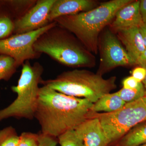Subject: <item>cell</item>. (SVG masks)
I'll return each mask as SVG.
<instances>
[{"label":"cell","mask_w":146,"mask_h":146,"mask_svg":"<svg viewBox=\"0 0 146 146\" xmlns=\"http://www.w3.org/2000/svg\"><path fill=\"white\" fill-rule=\"evenodd\" d=\"M38 53L46 54L71 68L95 67L96 58L74 35L56 24L37 39L33 46Z\"/></svg>","instance_id":"obj_3"},{"label":"cell","mask_w":146,"mask_h":146,"mask_svg":"<svg viewBox=\"0 0 146 146\" xmlns=\"http://www.w3.org/2000/svg\"><path fill=\"white\" fill-rule=\"evenodd\" d=\"M132 0H111L91 10L58 17V26L72 33L89 51L97 54L101 33L115 18L118 10Z\"/></svg>","instance_id":"obj_2"},{"label":"cell","mask_w":146,"mask_h":146,"mask_svg":"<svg viewBox=\"0 0 146 146\" xmlns=\"http://www.w3.org/2000/svg\"><path fill=\"white\" fill-rule=\"evenodd\" d=\"M116 93L126 103L135 101L145 96V88L142 82H141L136 89H127L123 88Z\"/></svg>","instance_id":"obj_18"},{"label":"cell","mask_w":146,"mask_h":146,"mask_svg":"<svg viewBox=\"0 0 146 146\" xmlns=\"http://www.w3.org/2000/svg\"><path fill=\"white\" fill-rule=\"evenodd\" d=\"M75 130L85 146H108L105 133L96 118H88Z\"/></svg>","instance_id":"obj_10"},{"label":"cell","mask_w":146,"mask_h":146,"mask_svg":"<svg viewBox=\"0 0 146 146\" xmlns=\"http://www.w3.org/2000/svg\"><path fill=\"white\" fill-rule=\"evenodd\" d=\"M57 138L60 146H85L75 130L68 131Z\"/></svg>","instance_id":"obj_20"},{"label":"cell","mask_w":146,"mask_h":146,"mask_svg":"<svg viewBox=\"0 0 146 146\" xmlns=\"http://www.w3.org/2000/svg\"><path fill=\"white\" fill-rule=\"evenodd\" d=\"M90 117L98 119L107 138L108 146H115L131 129L146 121V97L126 103L115 112H91L88 117Z\"/></svg>","instance_id":"obj_6"},{"label":"cell","mask_w":146,"mask_h":146,"mask_svg":"<svg viewBox=\"0 0 146 146\" xmlns=\"http://www.w3.org/2000/svg\"><path fill=\"white\" fill-rule=\"evenodd\" d=\"M117 77L105 79L97 73L86 70L65 72L52 79L41 83L67 96L84 98L92 103L117 88Z\"/></svg>","instance_id":"obj_4"},{"label":"cell","mask_w":146,"mask_h":146,"mask_svg":"<svg viewBox=\"0 0 146 146\" xmlns=\"http://www.w3.org/2000/svg\"><path fill=\"white\" fill-rule=\"evenodd\" d=\"M93 103L67 96L46 86L40 87L34 118L41 132L57 138L76 128L88 118Z\"/></svg>","instance_id":"obj_1"},{"label":"cell","mask_w":146,"mask_h":146,"mask_svg":"<svg viewBox=\"0 0 146 146\" xmlns=\"http://www.w3.org/2000/svg\"><path fill=\"white\" fill-rule=\"evenodd\" d=\"M17 69L15 60L12 58L0 54V81H8L16 72Z\"/></svg>","instance_id":"obj_17"},{"label":"cell","mask_w":146,"mask_h":146,"mask_svg":"<svg viewBox=\"0 0 146 146\" xmlns=\"http://www.w3.org/2000/svg\"><path fill=\"white\" fill-rule=\"evenodd\" d=\"M39 146H56L58 143V138L39 132Z\"/></svg>","instance_id":"obj_22"},{"label":"cell","mask_w":146,"mask_h":146,"mask_svg":"<svg viewBox=\"0 0 146 146\" xmlns=\"http://www.w3.org/2000/svg\"><path fill=\"white\" fill-rule=\"evenodd\" d=\"M11 1H0V39L13 34L16 11Z\"/></svg>","instance_id":"obj_14"},{"label":"cell","mask_w":146,"mask_h":146,"mask_svg":"<svg viewBox=\"0 0 146 146\" xmlns=\"http://www.w3.org/2000/svg\"><path fill=\"white\" fill-rule=\"evenodd\" d=\"M56 0H40L25 14L14 21L13 34L34 31L49 24L48 16Z\"/></svg>","instance_id":"obj_9"},{"label":"cell","mask_w":146,"mask_h":146,"mask_svg":"<svg viewBox=\"0 0 146 146\" xmlns=\"http://www.w3.org/2000/svg\"><path fill=\"white\" fill-rule=\"evenodd\" d=\"M39 146V134L31 132H23L19 136L17 146Z\"/></svg>","instance_id":"obj_21"},{"label":"cell","mask_w":146,"mask_h":146,"mask_svg":"<svg viewBox=\"0 0 146 146\" xmlns=\"http://www.w3.org/2000/svg\"><path fill=\"white\" fill-rule=\"evenodd\" d=\"M94 0H56L48 16L49 23L58 17L88 11L98 6Z\"/></svg>","instance_id":"obj_11"},{"label":"cell","mask_w":146,"mask_h":146,"mask_svg":"<svg viewBox=\"0 0 146 146\" xmlns=\"http://www.w3.org/2000/svg\"><path fill=\"white\" fill-rule=\"evenodd\" d=\"M132 76L139 82H142L145 78L146 69L142 67L134 68L132 72Z\"/></svg>","instance_id":"obj_23"},{"label":"cell","mask_w":146,"mask_h":146,"mask_svg":"<svg viewBox=\"0 0 146 146\" xmlns=\"http://www.w3.org/2000/svg\"><path fill=\"white\" fill-rule=\"evenodd\" d=\"M136 64L146 69V48L136 61Z\"/></svg>","instance_id":"obj_26"},{"label":"cell","mask_w":146,"mask_h":146,"mask_svg":"<svg viewBox=\"0 0 146 146\" xmlns=\"http://www.w3.org/2000/svg\"><path fill=\"white\" fill-rule=\"evenodd\" d=\"M19 136L11 126L0 130V146H17Z\"/></svg>","instance_id":"obj_19"},{"label":"cell","mask_w":146,"mask_h":146,"mask_svg":"<svg viewBox=\"0 0 146 146\" xmlns=\"http://www.w3.org/2000/svg\"><path fill=\"white\" fill-rule=\"evenodd\" d=\"M115 33L120 42L124 46L128 54L136 63L138 58L146 49L138 27L122 29Z\"/></svg>","instance_id":"obj_13"},{"label":"cell","mask_w":146,"mask_h":146,"mask_svg":"<svg viewBox=\"0 0 146 146\" xmlns=\"http://www.w3.org/2000/svg\"><path fill=\"white\" fill-rule=\"evenodd\" d=\"M126 103L115 93L108 94L102 96L95 103L93 104L91 112L101 111L109 113L115 112L121 108Z\"/></svg>","instance_id":"obj_15"},{"label":"cell","mask_w":146,"mask_h":146,"mask_svg":"<svg viewBox=\"0 0 146 146\" xmlns=\"http://www.w3.org/2000/svg\"><path fill=\"white\" fill-rule=\"evenodd\" d=\"M102 32L99 39L100 63L97 74L103 76L117 67L136 64L110 29H106Z\"/></svg>","instance_id":"obj_8"},{"label":"cell","mask_w":146,"mask_h":146,"mask_svg":"<svg viewBox=\"0 0 146 146\" xmlns=\"http://www.w3.org/2000/svg\"><path fill=\"white\" fill-rule=\"evenodd\" d=\"M140 146H146V144H144V145H142Z\"/></svg>","instance_id":"obj_29"},{"label":"cell","mask_w":146,"mask_h":146,"mask_svg":"<svg viewBox=\"0 0 146 146\" xmlns=\"http://www.w3.org/2000/svg\"><path fill=\"white\" fill-rule=\"evenodd\" d=\"M56 25V23L53 21L34 31L14 34L0 39V54L12 58L15 60L17 68L27 60L38 58L40 54L35 50V43L41 35Z\"/></svg>","instance_id":"obj_7"},{"label":"cell","mask_w":146,"mask_h":146,"mask_svg":"<svg viewBox=\"0 0 146 146\" xmlns=\"http://www.w3.org/2000/svg\"><path fill=\"white\" fill-rule=\"evenodd\" d=\"M140 11V1H132L118 11L110 25L113 32L131 27H138L143 23Z\"/></svg>","instance_id":"obj_12"},{"label":"cell","mask_w":146,"mask_h":146,"mask_svg":"<svg viewBox=\"0 0 146 146\" xmlns=\"http://www.w3.org/2000/svg\"><path fill=\"white\" fill-rule=\"evenodd\" d=\"M16 86L11 87L17 94L16 99L7 107L0 110V122L10 118L32 120L34 118L44 68L39 63L32 65L29 60L22 65Z\"/></svg>","instance_id":"obj_5"},{"label":"cell","mask_w":146,"mask_h":146,"mask_svg":"<svg viewBox=\"0 0 146 146\" xmlns=\"http://www.w3.org/2000/svg\"><path fill=\"white\" fill-rule=\"evenodd\" d=\"M140 11L143 23H146V0L140 1Z\"/></svg>","instance_id":"obj_25"},{"label":"cell","mask_w":146,"mask_h":146,"mask_svg":"<svg viewBox=\"0 0 146 146\" xmlns=\"http://www.w3.org/2000/svg\"><path fill=\"white\" fill-rule=\"evenodd\" d=\"M143 84L144 88H145V96L146 97V76L145 78V79L142 82Z\"/></svg>","instance_id":"obj_28"},{"label":"cell","mask_w":146,"mask_h":146,"mask_svg":"<svg viewBox=\"0 0 146 146\" xmlns=\"http://www.w3.org/2000/svg\"><path fill=\"white\" fill-rule=\"evenodd\" d=\"M141 82H139L132 76L127 77L123 80V88L127 89H134L137 88Z\"/></svg>","instance_id":"obj_24"},{"label":"cell","mask_w":146,"mask_h":146,"mask_svg":"<svg viewBox=\"0 0 146 146\" xmlns=\"http://www.w3.org/2000/svg\"><path fill=\"white\" fill-rule=\"evenodd\" d=\"M138 28L146 48V23H143Z\"/></svg>","instance_id":"obj_27"},{"label":"cell","mask_w":146,"mask_h":146,"mask_svg":"<svg viewBox=\"0 0 146 146\" xmlns=\"http://www.w3.org/2000/svg\"><path fill=\"white\" fill-rule=\"evenodd\" d=\"M146 144V121L128 131L115 146H140Z\"/></svg>","instance_id":"obj_16"}]
</instances>
